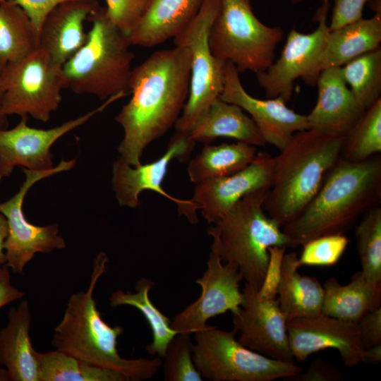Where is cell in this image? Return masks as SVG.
Listing matches in <instances>:
<instances>
[{"label":"cell","instance_id":"obj_1","mask_svg":"<svg viewBox=\"0 0 381 381\" xmlns=\"http://www.w3.org/2000/svg\"><path fill=\"white\" fill-rule=\"evenodd\" d=\"M191 54L183 47L156 51L132 70L131 97L115 116L123 130L119 157L138 166L145 149L179 119L190 85Z\"/></svg>","mask_w":381,"mask_h":381},{"label":"cell","instance_id":"obj_2","mask_svg":"<svg viewBox=\"0 0 381 381\" xmlns=\"http://www.w3.org/2000/svg\"><path fill=\"white\" fill-rule=\"evenodd\" d=\"M381 198V157L361 162L339 158L316 195L294 220L282 227L287 247L320 236L344 234Z\"/></svg>","mask_w":381,"mask_h":381},{"label":"cell","instance_id":"obj_3","mask_svg":"<svg viewBox=\"0 0 381 381\" xmlns=\"http://www.w3.org/2000/svg\"><path fill=\"white\" fill-rule=\"evenodd\" d=\"M109 262L104 252L97 255L88 288L68 298L63 318L54 328L52 344L56 350L87 363L119 371L129 381L151 379L162 365L161 358L121 356L117 340L123 328L108 325L97 308L94 291L99 279L107 272Z\"/></svg>","mask_w":381,"mask_h":381},{"label":"cell","instance_id":"obj_4","mask_svg":"<svg viewBox=\"0 0 381 381\" xmlns=\"http://www.w3.org/2000/svg\"><path fill=\"white\" fill-rule=\"evenodd\" d=\"M345 136L313 129L296 133L273 157L272 184L264 203L282 228L306 207L341 157Z\"/></svg>","mask_w":381,"mask_h":381},{"label":"cell","instance_id":"obj_5","mask_svg":"<svg viewBox=\"0 0 381 381\" xmlns=\"http://www.w3.org/2000/svg\"><path fill=\"white\" fill-rule=\"evenodd\" d=\"M269 192L262 189L246 195L207 231L211 251L224 263L235 266L245 283L257 291L265 279L269 248L287 247L282 228L265 213Z\"/></svg>","mask_w":381,"mask_h":381},{"label":"cell","instance_id":"obj_6","mask_svg":"<svg viewBox=\"0 0 381 381\" xmlns=\"http://www.w3.org/2000/svg\"><path fill=\"white\" fill-rule=\"evenodd\" d=\"M92 27L84 44L63 66L66 88L101 100L129 92L134 58L128 35L100 7L90 16Z\"/></svg>","mask_w":381,"mask_h":381},{"label":"cell","instance_id":"obj_7","mask_svg":"<svg viewBox=\"0 0 381 381\" xmlns=\"http://www.w3.org/2000/svg\"><path fill=\"white\" fill-rule=\"evenodd\" d=\"M284 35L282 28L267 26L259 20L250 0H221L208 42L217 59L231 63L238 72L258 73L272 64Z\"/></svg>","mask_w":381,"mask_h":381},{"label":"cell","instance_id":"obj_8","mask_svg":"<svg viewBox=\"0 0 381 381\" xmlns=\"http://www.w3.org/2000/svg\"><path fill=\"white\" fill-rule=\"evenodd\" d=\"M194 334L193 360L210 381H272L294 377L302 371L294 363L267 357L242 345L232 329L207 326Z\"/></svg>","mask_w":381,"mask_h":381},{"label":"cell","instance_id":"obj_9","mask_svg":"<svg viewBox=\"0 0 381 381\" xmlns=\"http://www.w3.org/2000/svg\"><path fill=\"white\" fill-rule=\"evenodd\" d=\"M220 8L221 0H205L195 18L173 38L175 46L188 48L191 54L188 96L174 125L176 133L188 134L223 90L225 62L213 56L208 42Z\"/></svg>","mask_w":381,"mask_h":381},{"label":"cell","instance_id":"obj_10","mask_svg":"<svg viewBox=\"0 0 381 381\" xmlns=\"http://www.w3.org/2000/svg\"><path fill=\"white\" fill-rule=\"evenodd\" d=\"M0 85L4 116H30L43 122L58 109L66 88L62 66L39 47L8 65L0 73Z\"/></svg>","mask_w":381,"mask_h":381},{"label":"cell","instance_id":"obj_11","mask_svg":"<svg viewBox=\"0 0 381 381\" xmlns=\"http://www.w3.org/2000/svg\"><path fill=\"white\" fill-rule=\"evenodd\" d=\"M77 158L61 161L52 169L35 171L22 168L25 180L8 200L0 202V213L6 219L8 234L4 243L6 265L16 274H23L26 265L36 253H49L66 248L57 224L37 226L29 222L23 212V203L30 188L37 181L72 169Z\"/></svg>","mask_w":381,"mask_h":381},{"label":"cell","instance_id":"obj_12","mask_svg":"<svg viewBox=\"0 0 381 381\" xmlns=\"http://www.w3.org/2000/svg\"><path fill=\"white\" fill-rule=\"evenodd\" d=\"M195 143L188 134L175 132L165 152L154 162L134 167L119 157L113 163L111 185L119 205L135 208L140 204V194L146 190H152L174 202L179 215L196 224L198 205L191 199L175 198L162 188L171 161H188Z\"/></svg>","mask_w":381,"mask_h":381},{"label":"cell","instance_id":"obj_13","mask_svg":"<svg viewBox=\"0 0 381 381\" xmlns=\"http://www.w3.org/2000/svg\"><path fill=\"white\" fill-rule=\"evenodd\" d=\"M330 0H322L314 19L318 28L303 34L293 28L279 58L265 71L256 73L259 85L267 98L280 97L286 103L291 98L295 80L309 73L325 46L329 32L327 16Z\"/></svg>","mask_w":381,"mask_h":381},{"label":"cell","instance_id":"obj_14","mask_svg":"<svg viewBox=\"0 0 381 381\" xmlns=\"http://www.w3.org/2000/svg\"><path fill=\"white\" fill-rule=\"evenodd\" d=\"M120 98L119 95L111 97L85 114L49 129L30 127L25 117L12 128L0 129V180L11 176L16 167L35 171L52 169L50 149L53 144Z\"/></svg>","mask_w":381,"mask_h":381},{"label":"cell","instance_id":"obj_15","mask_svg":"<svg viewBox=\"0 0 381 381\" xmlns=\"http://www.w3.org/2000/svg\"><path fill=\"white\" fill-rule=\"evenodd\" d=\"M243 302L232 313L233 330L237 340L249 349L267 357L294 362L286 331V320L277 298L261 297L258 291L245 283Z\"/></svg>","mask_w":381,"mask_h":381},{"label":"cell","instance_id":"obj_16","mask_svg":"<svg viewBox=\"0 0 381 381\" xmlns=\"http://www.w3.org/2000/svg\"><path fill=\"white\" fill-rule=\"evenodd\" d=\"M242 280L235 266L223 264L221 258L210 251L207 269L196 280L201 289L200 296L174 316L171 327L179 333L193 334L205 328L210 318L228 311L235 313L243 302L239 286Z\"/></svg>","mask_w":381,"mask_h":381},{"label":"cell","instance_id":"obj_17","mask_svg":"<svg viewBox=\"0 0 381 381\" xmlns=\"http://www.w3.org/2000/svg\"><path fill=\"white\" fill-rule=\"evenodd\" d=\"M286 331L291 353L298 361H306L315 352L334 349L349 368L363 362L365 349L358 323L321 312L287 322Z\"/></svg>","mask_w":381,"mask_h":381},{"label":"cell","instance_id":"obj_18","mask_svg":"<svg viewBox=\"0 0 381 381\" xmlns=\"http://www.w3.org/2000/svg\"><path fill=\"white\" fill-rule=\"evenodd\" d=\"M238 73L234 64L225 63L224 84L219 98L247 111L267 144L281 151L296 133L309 128L306 116L289 109L280 97L260 99L249 95Z\"/></svg>","mask_w":381,"mask_h":381},{"label":"cell","instance_id":"obj_19","mask_svg":"<svg viewBox=\"0 0 381 381\" xmlns=\"http://www.w3.org/2000/svg\"><path fill=\"white\" fill-rule=\"evenodd\" d=\"M272 177L273 157L266 152H258L243 169L195 184L191 200L206 222L212 224L246 195L270 189Z\"/></svg>","mask_w":381,"mask_h":381},{"label":"cell","instance_id":"obj_20","mask_svg":"<svg viewBox=\"0 0 381 381\" xmlns=\"http://www.w3.org/2000/svg\"><path fill=\"white\" fill-rule=\"evenodd\" d=\"M318 99L306 116L309 128L337 136H346L364 112L341 73V67L322 71L316 81Z\"/></svg>","mask_w":381,"mask_h":381},{"label":"cell","instance_id":"obj_21","mask_svg":"<svg viewBox=\"0 0 381 381\" xmlns=\"http://www.w3.org/2000/svg\"><path fill=\"white\" fill-rule=\"evenodd\" d=\"M100 7L97 0H72L56 6L41 26L38 47L63 66L85 42L84 23Z\"/></svg>","mask_w":381,"mask_h":381},{"label":"cell","instance_id":"obj_22","mask_svg":"<svg viewBox=\"0 0 381 381\" xmlns=\"http://www.w3.org/2000/svg\"><path fill=\"white\" fill-rule=\"evenodd\" d=\"M381 42V11L370 18H361L329 30L323 49L315 65L303 80L315 85L324 69L341 67L353 59L375 50Z\"/></svg>","mask_w":381,"mask_h":381},{"label":"cell","instance_id":"obj_23","mask_svg":"<svg viewBox=\"0 0 381 381\" xmlns=\"http://www.w3.org/2000/svg\"><path fill=\"white\" fill-rule=\"evenodd\" d=\"M0 330V365L9 381H38V365L30 337L31 312L28 301L12 307Z\"/></svg>","mask_w":381,"mask_h":381},{"label":"cell","instance_id":"obj_24","mask_svg":"<svg viewBox=\"0 0 381 381\" xmlns=\"http://www.w3.org/2000/svg\"><path fill=\"white\" fill-rule=\"evenodd\" d=\"M205 0H153L129 34L131 45L152 47L179 35L197 16Z\"/></svg>","mask_w":381,"mask_h":381},{"label":"cell","instance_id":"obj_25","mask_svg":"<svg viewBox=\"0 0 381 381\" xmlns=\"http://www.w3.org/2000/svg\"><path fill=\"white\" fill-rule=\"evenodd\" d=\"M322 286L321 311L332 318L358 323L365 314L381 307V283L367 280L361 271L354 273L346 285L331 277Z\"/></svg>","mask_w":381,"mask_h":381},{"label":"cell","instance_id":"obj_26","mask_svg":"<svg viewBox=\"0 0 381 381\" xmlns=\"http://www.w3.org/2000/svg\"><path fill=\"white\" fill-rule=\"evenodd\" d=\"M195 143L208 144L227 137L254 146L267 145L253 120L232 103L216 99L189 132Z\"/></svg>","mask_w":381,"mask_h":381},{"label":"cell","instance_id":"obj_27","mask_svg":"<svg viewBox=\"0 0 381 381\" xmlns=\"http://www.w3.org/2000/svg\"><path fill=\"white\" fill-rule=\"evenodd\" d=\"M301 265L296 252L285 253L277 288L279 306L286 322L321 313L324 290L314 277L298 272Z\"/></svg>","mask_w":381,"mask_h":381},{"label":"cell","instance_id":"obj_28","mask_svg":"<svg viewBox=\"0 0 381 381\" xmlns=\"http://www.w3.org/2000/svg\"><path fill=\"white\" fill-rule=\"evenodd\" d=\"M257 154L255 146L239 141L217 145L206 144L188 161V174L195 185L227 176L247 167Z\"/></svg>","mask_w":381,"mask_h":381},{"label":"cell","instance_id":"obj_29","mask_svg":"<svg viewBox=\"0 0 381 381\" xmlns=\"http://www.w3.org/2000/svg\"><path fill=\"white\" fill-rule=\"evenodd\" d=\"M39 35L26 12L13 0L0 1V73L38 47Z\"/></svg>","mask_w":381,"mask_h":381},{"label":"cell","instance_id":"obj_30","mask_svg":"<svg viewBox=\"0 0 381 381\" xmlns=\"http://www.w3.org/2000/svg\"><path fill=\"white\" fill-rule=\"evenodd\" d=\"M153 286L152 279L141 278L135 284V292L119 289L111 294L109 301L112 308L129 306L143 314L152 333V341L145 350L152 356L164 358L169 343L179 333L171 327V320L151 301L149 293Z\"/></svg>","mask_w":381,"mask_h":381},{"label":"cell","instance_id":"obj_31","mask_svg":"<svg viewBox=\"0 0 381 381\" xmlns=\"http://www.w3.org/2000/svg\"><path fill=\"white\" fill-rule=\"evenodd\" d=\"M38 381H129L123 373L95 365L59 350L35 351Z\"/></svg>","mask_w":381,"mask_h":381},{"label":"cell","instance_id":"obj_32","mask_svg":"<svg viewBox=\"0 0 381 381\" xmlns=\"http://www.w3.org/2000/svg\"><path fill=\"white\" fill-rule=\"evenodd\" d=\"M341 69L346 83L364 110L380 98V47L353 59Z\"/></svg>","mask_w":381,"mask_h":381},{"label":"cell","instance_id":"obj_33","mask_svg":"<svg viewBox=\"0 0 381 381\" xmlns=\"http://www.w3.org/2000/svg\"><path fill=\"white\" fill-rule=\"evenodd\" d=\"M381 152V98L366 109L344 138L341 158L361 162Z\"/></svg>","mask_w":381,"mask_h":381},{"label":"cell","instance_id":"obj_34","mask_svg":"<svg viewBox=\"0 0 381 381\" xmlns=\"http://www.w3.org/2000/svg\"><path fill=\"white\" fill-rule=\"evenodd\" d=\"M356 246L365 278L381 283V207L366 211L355 229Z\"/></svg>","mask_w":381,"mask_h":381},{"label":"cell","instance_id":"obj_35","mask_svg":"<svg viewBox=\"0 0 381 381\" xmlns=\"http://www.w3.org/2000/svg\"><path fill=\"white\" fill-rule=\"evenodd\" d=\"M190 333L177 334L169 343L163 363L165 381H202L193 360V342Z\"/></svg>","mask_w":381,"mask_h":381},{"label":"cell","instance_id":"obj_36","mask_svg":"<svg viewBox=\"0 0 381 381\" xmlns=\"http://www.w3.org/2000/svg\"><path fill=\"white\" fill-rule=\"evenodd\" d=\"M349 240L344 234H326L302 245L299 263L308 266H332L338 262Z\"/></svg>","mask_w":381,"mask_h":381},{"label":"cell","instance_id":"obj_37","mask_svg":"<svg viewBox=\"0 0 381 381\" xmlns=\"http://www.w3.org/2000/svg\"><path fill=\"white\" fill-rule=\"evenodd\" d=\"M153 0H106V12L126 35L140 21Z\"/></svg>","mask_w":381,"mask_h":381},{"label":"cell","instance_id":"obj_38","mask_svg":"<svg viewBox=\"0 0 381 381\" xmlns=\"http://www.w3.org/2000/svg\"><path fill=\"white\" fill-rule=\"evenodd\" d=\"M286 246L269 248V262L263 283L258 290L261 297L274 298L277 296V288L280 279L281 265L286 253Z\"/></svg>","mask_w":381,"mask_h":381},{"label":"cell","instance_id":"obj_39","mask_svg":"<svg viewBox=\"0 0 381 381\" xmlns=\"http://www.w3.org/2000/svg\"><path fill=\"white\" fill-rule=\"evenodd\" d=\"M370 0H334L329 30H332L363 18L365 4Z\"/></svg>","mask_w":381,"mask_h":381},{"label":"cell","instance_id":"obj_40","mask_svg":"<svg viewBox=\"0 0 381 381\" xmlns=\"http://www.w3.org/2000/svg\"><path fill=\"white\" fill-rule=\"evenodd\" d=\"M289 380L297 381H339L343 376L338 368L327 361L318 358L315 360L306 373L302 371Z\"/></svg>","mask_w":381,"mask_h":381},{"label":"cell","instance_id":"obj_41","mask_svg":"<svg viewBox=\"0 0 381 381\" xmlns=\"http://www.w3.org/2000/svg\"><path fill=\"white\" fill-rule=\"evenodd\" d=\"M358 324L364 349L381 344V307L365 314Z\"/></svg>","mask_w":381,"mask_h":381},{"label":"cell","instance_id":"obj_42","mask_svg":"<svg viewBox=\"0 0 381 381\" xmlns=\"http://www.w3.org/2000/svg\"><path fill=\"white\" fill-rule=\"evenodd\" d=\"M30 17L38 35L41 26L49 13L56 6L72 0H13Z\"/></svg>","mask_w":381,"mask_h":381},{"label":"cell","instance_id":"obj_43","mask_svg":"<svg viewBox=\"0 0 381 381\" xmlns=\"http://www.w3.org/2000/svg\"><path fill=\"white\" fill-rule=\"evenodd\" d=\"M25 293L13 286L11 281L8 267L4 265L0 267V308L6 305L21 299Z\"/></svg>","mask_w":381,"mask_h":381},{"label":"cell","instance_id":"obj_44","mask_svg":"<svg viewBox=\"0 0 381 381\" xmlns=\"http://www.w3.org/2000/svg\"><path fill=\"white\" fill-rule=\"evenodd\" d=\"M8 234V223L6 217L0 213V267L6 265V257L4 243Z\"/></svg>","mask_w":381,"mask_h":381},{"label":"cell","instance_id":"obj_45","mask_svg":"<svg viewBox=\"0 0 381 381\" xmlns=\"http://www.w3.org/2000/svg\"><path fill=\"white\" fill-rule=\"evenodd\" d=\"M381 361V344L365 349L363 362L378 364Z\"/></svg>","mask_w":381,"mask_h":381},{"label":"cell","instance_id":"obj_46","mask_svg":"<svg viewBox=\"0 0 381 381\" xmlns=\"http://www.w3.org/2000/svg\"><path fill=\"white\" fill-rule=\"evenodd\" d=\"M3 92L0 85V129L7 128L8 121L6 116L1 113Z\"/></svg>","mask_w":381,"mask_h":381},{"label":"cell","instance_id":"obj_47","mask_svg":"<svg viewBox=\"0 0 381 381\" xmlns=\"http://www.w3.org/2000/svg\"><path fill=\"white\" fill-rule=\"evenodd\" d=\"M0 381H9L6 370L0 369Z\"/></svg>","mask_w":381,"mask_h":381},{"label":"cell","instance_id":"obj_48","mask_svg":"<svg viewBox=\"0 0 381 381\" xmlns=\"http://www.w3.org/2000/svg\"><path fill=\"white\" fill-rule=\"evenodd\" d=\"M303 1V0H291L292 3H294V4L301 2V1Z\"/></svg>","mask_w":381,"mask_h":381},{"label":"cell","instance_id":"obj_49","mask_svg":"<svg viewBox=\"0 0 381 381\" xmlns=\"http://www.w3.org/2000/svg\"><path fill=\"white\" fill-rule=\"evenodd\" d=\"M3 1V0H0V1Z\"/></svg>","mask_w":381,"mask_h":381},{"label":"cell","instance_id":"obj_50","mask_svg":"<svg viewBox=\"0 0 381 381\" xmlns=\"http://www.w3.org/2000/svg\"><path fill=\"white\" fill-rule=\"evenodd\" d=\"M251 1V0H250Z\"/></svg>","mask_w":381,"mask_h":381}]
</instances>
